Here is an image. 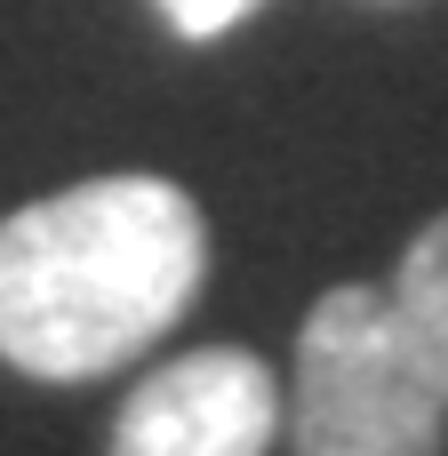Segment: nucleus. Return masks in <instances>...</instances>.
Masks as SVG:
<instances>
[{"instance_id": "2", "label": "nucleus", "mask_w": 448, "mask_h": 456, "mask_svg": "<svg viewBox=\"0 0 448 456\" xmlns=\"http://www.w3.org/2000/svg\"><path fill=\"white\" fill-rule=\"evenodd\" d=\"M297 456H448V393L385 289H329L297 329Z\"/></svg>"}, {"instance_id": "5", "label": "nucleus", "mask_w": 448, "mask_h": 456, "mask_svg": "<svg viewBox=\"0 0 448 456\" xmlns=\"http://www.w3.org/2000/svg\"><path fill=\"white\" fill-rule=\"evenodd\" d=\"M265 0H160V16L184 32V40H216V32H232L240 16H257Z\"/></svg>"}, {"instance_id": "4", "label": "nucleus", "mask_w": 448, "mask_h": 456, "mask_svg": "<svg viewBox=\"0 0 448 456\" xmlns=\"http://www.w3.org/2000/svg\"><path fill=\"white\" fill-rule=\"evenodd\" d=\"M393 313H401L409 345L425 353V369L441 377V393H448V216H433L409 240L401 281H393Z\"/></svg>"}, {"instance_id": "3", "label": "nucleus", "mask_w": 448, "mask_h": 456, "mask_svg": "<svg viewBox=\"0 0 448 456\" xmlns=\"http://www.w3.org/2000/svg\"><path fill=\"white\" fill-rule=\"evenodd\" d=\"M281 441V385L240 345L160 361L112 417V456H265Z\"/></svg>"}, {"instance_id": "1", "label": "nucleus", "mask_w": 448, "mask_h": 456, "mask_svg": "<svg viewBox=\"0 0 448 456\" xmlns=\"http://www.w3.org/2000/svg\"><path fill=\"white\" fill-rule=\"evenodd\" d=\"M208 281V216L184 184L120 168L0 216V361L88 385L160 345Z\"/></svg>"}]
</instances>
